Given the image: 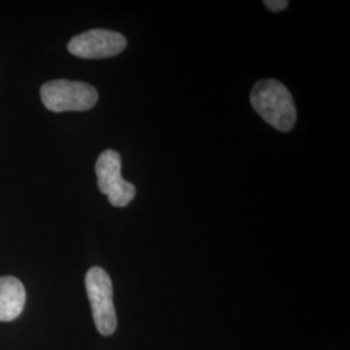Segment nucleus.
I'll return each instance as SVG.
<instances>
[{
	"mask_svg": "<svg viewBox=\"0 0 350 350\" xmlns=\"http://www.w3.org/2000/svg\"><path fill=\"white\" fill-rule=\"evenodd\" d=\"M25 301V287L17 278H0V322L14 321L23 313Z\"/></svg>",
	"mask_w": 350,
	"mask_h": 350,
	"instance_id": "423d86ee",
	"label": "nucleus"
},
{
	"mask_svg": "<svg viewBox=\"0 0 350 350\" xmlns=\"http://www.w3.org/2000/svg\"><path fill=\"white\" fill-rule=\"evenodd\" d=\"M40 98L51 112H85L98 103L99 95L86 82L55 79L40 88Z\"/></svg>",
	"mask_w": 350,
	"mask_h": 350,
	"instance_id": "f03ea898",
	"label": "nucleus"
},
{
	"mask_svg": "<svg viewBox=\"0 0 350 350\" xmlns=\"http://www.w3.org/2000/svg\"><path fill=\"white\" fill-rule=\"evenodd\" d=\"M126 38L112 30L92 29L72 38L68 51L81 59L112 57L125 50Z\"/></svg>",
	"mask_w": 350,
	"mask_h": 350,
	"instance_id": "39448f33",
	"label": "nucleus"
},
{
	"mask_svg": "<svg viewBox=\"0 0 350 350\" xmlns=\"http://www.w3.org/2000/svg\"><path fill=\"white\" fill-rule=\"evenodd\" d=\"M121 165L120 153L113 150H103L95 163L98 187L117 208L127 206L137 195L135 186L121 176Z\"/></svg>",
	"mask_w": 350,
	"mask_h": 350,
	"instance_id": "20e7f679",
	"label": "nucleus"
},
{
	"mask_svg": "<svg viewBox=\"0 0 350 350\" xmlns=\"http://www.w3.org/2000/svg\"><path fill=\"white\" fill-rule=\"evenodd\" d=\"M250 104L262 120L276 130L287 133L296 125L297 113L288 88L276 79H263L250 92Z\"/></svg>",
	"mask_w": 350,
	"mask_h": 350,
	"instance_id": "f257e3e1",
	"label": "nucleus"
},
{
	"mask_svg": "<svg viewBox=\"0 0 350 350\" xmlns=\"http://www.w3.org/2000/svg\"><path fill=\"white\" fill-rule=\"evenodd\" d=\"M85 284L95 325L103 336H111L117 328L111 276L104 269L94 266L86 274Z\"/></svg>",
	"mask_w": 350,
	"mask_h": 350,
	"instance_id": "7ed1b4c3",
	"label": "nucleus"
},
{
	"mask_svg": "<svg viewBox=\"0 0 350 350\" xmlns=\"http://www.w3.org/2000/svg\"><path fill=\"white\" fill-rule=\"evenodd\" d=\"M263 4L273 12H280L288 7L287 0H265Z\"/></svg>",
	"mask_w": 350,
	"mask_h": 350,
	"instance_id": "0eeeda50",
	"label": "nucleus"
}]
</instances>
